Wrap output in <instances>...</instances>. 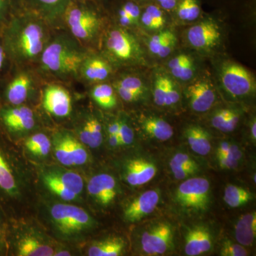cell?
I'll return each mask as SVG.
<instances>
[{"instance_id":"obj_36","label":"cell","mask_w":256,"mask_h":256,"mask_svg":"<svg viewBox=\"0 0 256 256\" xmlns=\"http://www.w3.org/2000/svg\"><path fill=\"white\" fill-rule=\"evenodd\" d=\"M174 11L181 21H195L201 14L200 0H180Z\"/></svg>"},{"instance_id":"obj_53","label":"cell","mask_w":256,"mask_h":256,"mask_svg":"<svg viewBox=\"0 0 256 256\" xmlns=\"http://www.w3.org/2000/svg\"><path fill=\"white\" fill-rule=\"evenodd\" d=\"M54 256H70V254H69V252H57L56 254H54Z\"/></svg>"},{"instance_id":"obj_33","label":"cell","mask_w":256,"mask_h":256,"mask_svg":"<svg viewBox=\"0 0 256 256\" xmlns=\"http://www.w3.org/2000/svg\"><path fill=\"white\" fill-rule=\"evenodd\" d=\"M240 116L236 111L222 109L216 111L210 119L212 126L224 132H230L236 128Z\"/></svg>"},{"instance_id":"obj_23","label":"cell","mask_w":256,"mask_h":256,"mask_svg":"<svg viewBox=\"0 0 256 256\" xmlns=\"http://www.w3.org/2000/svg\"><path fill=\"white\" fill-rule=\"evenodd\" d=\"M176 42L174 32L164 30L151 37L148 42V48L152 54L159 58H166L174 50Z\"/></svg>"},{"instance_id":"obj_20","label":"cell","mask_w":256,"mask_h":256,"mask_svg":"<svg viewBox=\"0 0 256 256\" xmlns=\"http://www.w3.org/2000/svg\"><path fill=\"white\" fill-rule=\"evenodd\" d=\"M213 246V238L210 229L196 226L188 230L185 237L184 252L186 256H196L210 252Z\"/></svg>"},{"instance_id":"obj_28","label":"cell","mask_w":256,"mask_h":256,"mask_svg":"<svg viewBox=\"0 0 256 256\" xmlns=\"http://www.w3.org/2000/svg\"><path fill=\"white\" fill-rule=\"evenodd\" d=\"M79 137L84 144L92 148H98L102 142V127L100 121L94 116H89L80 128Z\"/></svg>"},{"instance_id":"obj_24","label":"cell","mask_w":256,"mask_h":256,"mask_svg":"<svg viewBox=\"0 0 256 256\" xmlns=\"http://www.w3.org/2000/svg\"><path fill=\"white\" fill-rule=\"evenodd\" d=\"M235 237L239 244L252 246L256 236V212L242 216L235 226Z\"/></svg>"},{"instance_id":"obj_16","label":"cell","mask_w":256,"mask_h":256,"mask_svg":"<svg viewBox=\"0 0 256 256\" xmlns=\"http://www.w3.org/2000/svg\"><path fill=\"white\" fill-rule=\"evenodd\" d=\"M160 192L156 190H148L128 205L124 210V220L134 223L151 214L160 202Z\"/></svg>"},{"instance_id":"obj_49","label":"cell","mask_w":256,"mask_h":256,"mask_svg":"<svg viewBox=\"0 0 256 256\" xmlns=\"http://www.w3.org/2000/svg\"><path fill=\"white\" fill-rule=\"evenodd\" d=\"M178 1L180 0H154V3L164 12L174 11Z\"/></svg>"},{"instance_id":"obj_25","label":"cell","mask_w":256,"mask_h":256,"mask_svg":"<svg viewBox=\"0 0 256 256\" xmlns=\"http://www.w3.org/2000/svg\"><path fill=\"white\" fill-rule=\"evenodd\" d=\"M142 6L134 0H126L116 10L117 26L124 28H131L140 22Z\"/></svg>"},{"instance_id":"obj_40","label":"cell","mask_w":256,"mask_h":256,"mask_svg":"<svg viewBox=\"0 0 256 256\" xmlns=\"http://www.w3.org/2000/svg\"><path fill=\"white\" fill-rule=\"evenodd\" d=\"M53 174L70 191L76 195L82 193L84 184L80 175L70 171L53 172Z\"/></svg>"},{"instance_id":"obj_5","label":"cell","mask_w":256,"mask_h":256,"mask_svg":"<svg viewBox=\"0 0 256 256\" xmlns=\"http://www.w3.org/2000/svg\"><path fill=\"white\" fill-rule=\"evenodd\" d=\"M44 80L35 67L13 65L10 73L0 80V105H24Z\"/></svg>"},{"instance_id":"obj_18","label":"cell","mask_w":256,"mask_h":256,"mask_svg":"<svg viewBox=\"0 0 256 256\" xmlns=\"http://www.w3.org/2000/svg\"><path fill=\"white\" fill-rule=\"evenodd\" d=\"M152 94L154 104L160 107H172L180 100V94L176 84L165 74H156Z\"/></svg>"},{"instance_id":"obj_3","label":"cell","mask_w":256,"mask_h":256,"mask_svg":"<svg viewBox=\"0 0 256 256\" xmlns=\"http://www.w3.org/2000/svg\"><path fill=\"white\" fill-rule=\"evenodd\" d=\"M62 28L88 50H96L104 32V18L94 0H74L66 11Z\"/></svg>"},{"instance_id":"obj_34","label":"cell","mask_w":256,"mask_h":256,"mask_svg":"<svg viewBox=\"0 0 256 256\" xmlns=\"http://www.w3.org/2000/svg\"><path fill=\"white\" fill-rule=\"evenodd\" d=\"M18 255L20 256H54V252L50 246L42 244L37 239L26 237L18 242Z\"/></svg>"},{"instance_id":"obj_10","label":"cell","mask_w":256,"mask_h":256,"mask_svg":"<svg viewBox=\"0 0 256 256\" xmlns=\"http://www.w3.org/2000/svg\"><path fill=\"white\" fill-rule=\"evenodd\" d=\"M174 229L168 222H159L148 227L141 237L143 252L149 256L164 255L173 248Z\"/></svg>"},{"instance_id":"obj_44","label":"cell","mask_w":256,"mask_h":256,"mask_svg":"<svg viewBox=\"0 0 256 256\" xmlns=\"http://www.w3.org/2000/svg\"><path fill=\"white\" fill-rule=\"evenodd\" d=\"M248 254L245 246L228 240H224L220 250V255L223 256H246Z\"/></svg>"},{"instance_id":"obj_14","label":"cell","mask_w":256,"mask_h":256,"mask_svg":"<svg viewBox=\"0 0 256 256\" xmlns=\"http://www.w3.org/2000/svg\"><path fill=\"white\" fill-rule=\"evenodd\" d=\"M186 37L193 48L208 52L220 45L222 30L213 18H206L188 28Z\"/></svg>"},{"instance_id":"obj_43","label":"cell","mask_w":256,"mask_h":256,"mask_svg":"<svg viewBox=\"0 0 256 256\" xmlns=\"http://www.w3.org/2000/svg\"><path fill=\"white\" fill-rule=\"evenodd\" d=\"M118 137L121 146H128L134 142V134L132 127L124 118L120 119Z\"/></svg>"},{"instance_id":"obj_12","label":"cell","mask_w":256,"mask_h":256,"mask_svg":"<svg viewBox=\"0 0 256 256\" xmlns=\"http://www.w3.org/2000/svg\"><path fill=\"white\" fill-rule=\"evenodd\" d=\"M34 111L25 105H0V126L9 133H22L36 126Z\"/></svg>"},{"instance_id":"obj_11","label":"cell","mask_w":256,"mask_h":256,"mask_svg":"<svg viewBox=\"0 0 256 256\" xmlns=\"http://www.w3.org/2000/svg\"><path fill=\"white\" fill-rule=\"evenodd\" d=\"M46 82L42 94L44 108L56 118L68 117L72 112V98L70 92L62 82Z\"/></svg>"},{"instance_id":"obj_17","label":"cell","mask_w":256,"mask_h":256,"mask_svg":"<svg viewBox=\"0 0 256 256\" xmlns=\"http://www.w3.org/2000/svg\"><path fill=\"white\" fill-rule=\"evenodd\" d=\"M158 168L150 160L136 158L130 160L124 168V178L132 186H142L156 176Z\"/></svg>"},{"instance_id":"obj_47","label":"cell","mask_w":256,"mask_h":256,"mask_svg":"<svg viewBox=\"0 0 256 256\" xmlns=\"http://www.w3.org/2000/svg\"><path fill=\"white\" fill-rule=\"evenodd\" d=\"M170 165H182V166H192L198 168L196 161L186 153H176L170 160Z\"/></svg>"},{"instance_id":"obj_31","label":"cell","mask_w":256,"mask_h":256,"mask_svg":"<svg viewBox=\"0 0 256 256\" xmlns=\"http://www.w3.org/2000/svg\"><path fill=\"white\" fill-rule=\"evenodd\" d=\"M0 193L14 197L18 194V184L14 172L0 150Z\"/></svg>"},{"instance_id":"obj_50","label":"cell","mask_w":256,"mask_h":256,"mask_svg":"<svg viewBox=\"0 0 256 256\" xmlns=\"http://www.w3.org/2000/svg\"><path fill=\"white\" fill-rule=\"evenodd\" d=\"M230 142H222L218 144L216 149V156H226L230 148Z\"/></svg>"},{"instance_id":"obj_56","label":"cell","mask_w":256,"mask_h":256,"mask_svg":"<svg viewBox=\"0 0 256 256\" xmlns=\"http://www.w3.org/2000/svg\"><path fill=\"white\" fill-rule=\"evenodd\" d=\"M94 1L98 3L100 2L104 1V0H94Z\"/></svg>"},{"instance_id":"obj_26","label":"cell","mask_w":256,"mask_h":256,"mask_svg":"<svg viewBox=\"0 0 256 256\" xmlns=\"http://www.w3.org/2000/svg\"><path fill=\"white\" fill-rule=\"evenodd\" d=\"M142 128L146 134L156 140H169L174 134L171 124L164 119L154 116H149L142 120Z\"/></svg>"},{"instance_id":"obj_38","label":"cell","mask_w":256,"mask_h":256,"mask_svg":"<svg viewBox=\"0 0 256 256\" xmlns=\"http://www.w3.org/2000/svg\"><path fill=\"white\" fill-rule=\"evenodd\" d=\"M25 144L32 154L38 156H46L50 153L52 146L50 138L42 132L28 138Z\"/></svg>"},{"instance_id":"obj_57","label":"cell","mask_w":256,"mask_h":256,"mask_svg":"<svg viewBox=\"0 0 256 256\" xmlns=\"http://www.w3.org/2000/svg\"><path fill=\"white\" fill-rule=\"evenodd\" d=\"M0 222H1V216H0Z\"/></svg>"},{"instance_id":"obj_54","label":"cell","mask_w":256,"mask_h":256,"mask_svg":"<svg viewBox=\"0 0 256 256\" xmlns=\"http://www.w3.org/2000/svg\"><path fill=\"white\" fill-rule=\"evenodd\" d=\"M3 242L2 238H1V235H0V252H1L2 249Z\"/></svg>"},{"instance_id":"obj_46","label":"cell","mask_w":256,"mask_h":256,"mask_svg":"<svg viewBox=\"0 0 256 256\" xmlns=\"http://www.w3.org/2000/svg\"><path fill=\"white\" fill-rule=\"evenodd\" d=\"M172 173L178 180H186L190 178L198 170V168L182 165H170Z\"/></svg>"},{"instance_id":"obj_13","label":"cell","mask_w":256,"mask_h":256,"mask_svg":"<svg viewBox=\"0 0 256 256\" xmlns=\"http://www.w3.org/2000/svg\"><path fill=\"white\" fill-rule=\"evenodd\" d=\"M74 0H22L24 10L34 13L53 28H62L66 11Z\"/></svg>"},{"instance_id":"obj_21","label":"cell","mask_w":256,"mask_h":256,"mask_svg":"<svg viewBox=\"0 0 256 256\" xmlns=\"http://www.w3.org/2000/svg\"><path fill=\"white\" fill-rule=\"evenodd\" d=\"M116 94L126 102H136L146 92L144 82L137 76L124 74L112 84Z\"/></svg>"},{"instance_id":"obj_51","label":"cell","mask_w":256,"mask_h":256,"mask_svg":"<svg viewBox=\"0 0 256 256\" xmlns=\"http://www.w3.org/2000/svg\"><path fill=\"white\" fill-rule=\"evenodd\" d=\"M108 144L111 148L121 146L118 134H108Z\"/></svg>"},{"instance_id":"obj_7","label":"cell","mask_w":256,"mask_h":256,"mask_svg":"<svg viewBox=\"0 0 256 256\" xmlns=\"http://www.w3.org/2000/svg\"><path fill=\"white\" fill-rule=\"evenodd\" d=\"M220 84L229 95L245 98L256 92V80L252 72L236 62H224L220 69Z\"/></svg>"},{"instance_id":"obj_52","label":"cell","mask_w":256,"mask_h":256,"mask_svg":"<svg viewBox=\"0 0 256 256\" xmlns=\"http://www.w3.org/2000/svg\"><path fill=\"white\" fill-rule=\"evenodd\" d=\"M250 132H252V139L256 141V120L252 121V126H250Z\"/></svg>"},{"instance_id":"obj_48","label":"cell","mask_w":256,"mask_h":256,"mask_svg":"<svg viewBox=\"0 0 256 256\" xmlns=\"http://www.w3.org/2000/svg\"><path fill=\"white\" fill-rule=\"evenodd\" d=\"M220 168L224 170H235L238 168L240 162L227 156H216Z\"/></svg>"},{"instance_id":"obj_22","label":"cell","mask_w":256,"mask_h":256,"mask_svg":"<svg viewBox=\"0 0 256 256\" xmlns=\"http://www.w3.org/2000/svg\"><path fill=\"white\" fill-rule=\"evenodd\" d=\"M168 68L173 78L182 82L192 80L194 76L196 66L191 56L181 54L172 58L168 63Z\"/></svg>"},{"instance_id":"obj_29","label":"cell","mask_w":256,"mask_h":256,"mask_svg":"<svg viewBox=\"0 0 256 256\" xmlns=\"http://www.w3.org/2000/svg\"><path fill=\"white\" fill-rule=\"evenodd\" d=\"M140 22L150 31L162 30L166 23L164 11L154 2L146 3V6L142 8Z\"/></svg>"},{"instance_id":"obj_42","label":"cell","mask_w":256,"mask_h":256,"mask_svg":"<svg viewBox=\"0 0 256 256\" xmlns=\"http://www.w3.org/2000/svg\"><path fill=\"white\" fill-rule=\"evenodd\" d=\"M66 136L74 165H82L86 163L88 156L82 143L70 134H66Z\"/></svg>"},{"instance_id":"obj_4","label":"cell","mask_w":256,"mask_h":256,"mask_svg":"<svg viewBox=\"0 0 256 256\" xmlns=\"http://www.w3.org/2000/svg\"><path fill=\"white\" fill-rule=\"evenodd\" d=\"M99 46V52L114 68L133 65L142 60V48L137 38L127 28L117 25L104 32Z\"/></svg>"},{"instance_id":"obj_35","label":"cell","mask_w":256,"mask_h":256,"mask_svg":"<svg viewBox=\"0 0 256 256\" xmlns=\"http://www.w3.org/2000/svg\"><path fill=\"white\" fill-rule=\"evenodd\" d=\"M252 193L246 188L229 184L224 190V201L230 208H238L252 200Z\"/></svg>"},{"instance_id":"obj_9","label":"cell","mask_w":256,"mask_h":256,"mask_svg":"<svg viewBox=\"0 0 256 256\" xmlns=\"http://www.w3.org/2000/svg\"><path fill=\"white\" fill-rule=\"evenodd\" d=\"M114 72V66L100 52L88 50L79 69L78 82L92 86L106 82Z\"/></svg>"},{"instance_id":"obj_37","label":"cell","mask_w":256,"mask_h":256,"mask_svg":"<svg viewBox=\"0 0 256 256\" xmlns=\"http://www.w3.org/2000/svg\"><path fill=\"white\" fill-rule=\"evenodd\" d=\"M23 10L22 0H0V35L12 18Z\"/></svg>"},{"instance_id":"obj_39","label":"cell","mask_w":256,"mask_h":256,"mask_svg":"<svg viewBox=\"0 0 256 256\" xmlns=\"http://www.w3.org/2000/svg\"><path fill=\"white\" fill-rule=\"evenodd\" d=\"M44 182L50 191L64 201H73L78 196L66 188L63 184L56 178L53 172H48L45 174L44 176Z\"/></svg>"},{"instance_id":"obj_8","label":"cell","mask_w":256,"mask_h":256,"mask_svg":"<svg viewBox=\"0 0 256 256\" xmlns=\"http://www.w3.org/2000/svg\"><path fill=\"white\" fill-rule=\"evenodd\" d=\"M54 223L64 234H75L94 225V220L86 210L70 204H56L50 210Z\"/></svg>"},{"instance_id":"obj_15","label":"cell","mask_w":256,"mask_h":256,"mask_svg":"<svg viewBox=\"0 0 256 256\" xmlns=\"http://www.w3.org/2000/svg\"><path fill=\"white\" fill-rule=\"evenodd\" d=\"M186 97L190 107L196 112L210 110L216 98L213 85L208 79L202 78L188 86Z\"/></svg>"},{"instance_id":"obj_1","label":"cell","mask_w":256,"mask_h":256,"mask_svg":"<svg viewBox=\"0 0 256 256\" xmlns=\"http://www.w3.org/2000/svg\"><path fill=\"white\" fill-rule=\"evenodd\" d=\"M53 30L31 12L23 10L16 15L1 35L13 65L36 66Z\"/></svg>"},{"instance_id":"obj_32","label":"cell","mask_w":256,"mask_h":256,"mask_svg":"<svg viewBox=\"0 0 256 256\" xmlns=\"http://www.w3.org/2000/svg\"><path fill=\"white\" fill-rule=\"evenodd\" d=\"M124 248V242L122 238H110L96 242L88 250L90 256H118Z\"/></svg>"},{"instance_id":"obj_55","label":"cell","mask_w":256,"mask_h":256,"mask_svg":"<svg viewBox=\"0 0 256 256\" xmlns=\"http://www.w3.org/2000/svg\"><path fill=\"white\" fill-rule=\"evenodd\" d=\"M134 1L140 4L141 2H150V0H134Z\"/></svg>"},{"instance_id":"obj_19","label":"cell","mask_w":256,"mask_h":256,"mask_svg":"<svg viewBox=\"0 0 256 256\" xmlns=\"http://www.w3.org/2000/svg\"><path fill=\"white\" fill-rule=\"evenodd\" d=\"M88 191L98 203L108 206L117 196V183L114 176L102 173L90 178L88 184Z\"/></svg>"},{"instance_id":"obj_2","label":"cell","mask_w":256,"mask_h":256,"mask_svg":"<svg viewBox=\"0 0 256 256\" xmlns=\"http://www.w3.org/2000/svg\"><path fill=\"white\" fill-rule=\"evenodd\" d=\"M88 52L66 30L56 28L35 68L45 82H78L79 69Z\"/></svg>"},{"instance_id":"obj_45","label":"cell","mask_w":256,"mask_h":256,"mask_svg":"<svg viewBox=\"0 0 256 256\" xmlns=\"http://www.w3.org/2000/svg\"><path fill=\"white\" fill-rule=\"evenodd\" d=\"M13 64L5 50L2 38L0 35V80L4 78L12 68Z\"/></svg>"},{"instance_id":"obj_41","label":"cell","mask_w":256,"mask_h":256,"mask_svg":"<svg viewBox=\"0 0 256 256\" xmlns=\"http://www.w3.org/2000/svg\"><path fill=\"white\" fill-rule=\"evenodd\" d=\"M54 144L56 158L58 161L66 166L74 165L66 134L58 133L56 136Z\"/></svg>"},{"instance_id":"obj_30","label":"cell","mask_w":256,"mask_h":256,"mask_svg":"<svg viewBox=\"0 0 256 256\" xmlns=\"http://www.w3.org/2000/svg\"><path fill=\"white\" fill-rule=\"evenodd\" d=\"M90 94L96 104L106 110L114 108L117 106L116 92L112 84L104 82L92 85Z\"/></svg>"},{"instance_id":"obj_6","label":"cell","mask_w":256,"mask_h":256,"mask_svg":"<svg viewBox=\"0 0 256 256\" xmlns=\"http://www.w3.org/2000/svg\"><path fill=\"white\" fill-rule=\"evenodd\" d=\"M210 183L207 178H188L176 188L174 200L184 212L203 213L210 206Z\"/></svg>"},{"instance_id":"obj_27","label":"cell","mask_w":256,"mask_h":256,"mask_svg":"<svg viewBox=\"0 0 256 256\" xmlns=\"http://www.w3.org/2000/svg\"><path fill=\"white\" fill-rule=\"evenodd\" d=\"M184 134L188 146L195 153L204 156L210 152L212 144L210 134L203 128L198 126H188Z\"/></svg>"}]
</instances>
